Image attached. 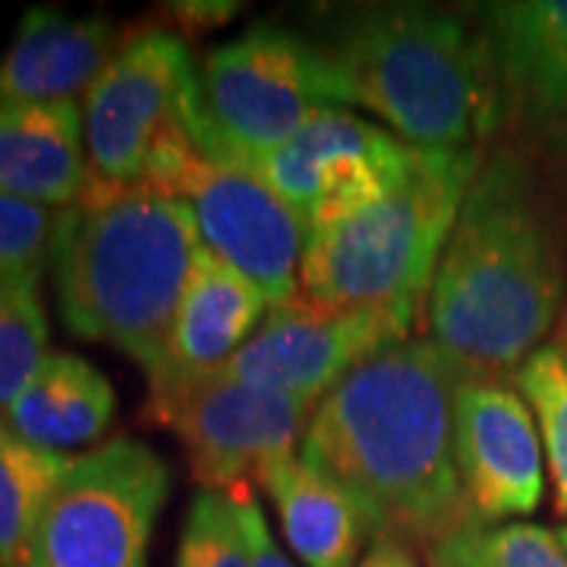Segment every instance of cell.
Listing matches in <instances>:
<instances>
[{
  "mask_svg": "<svg viewBox=\"0 0 567 567\" xmlns=\"http://www.w3.org/2000/svg\"><path fill=\"white\" fill-rule=\"evenodd\" d=\"M464 372L432 338L382 347L322 398L300 461L344 492L372 539L435 546L476 524L457 466Z\"/></svg>",
  "mask_w": 567,
  "mask_h": 567,
  "instance_id": "1",
  "label": "cell"
},
{
  "mask_svg": "<svg viewBox=\"0 0 567 567\" xmlns=\"http://www.w3.org/2000/svg\"><path fill=\"white\" fill-rule=\"evenodd\" d=\"M565 265L527 164L495 152L480 164L429 287L432 341L464 375L507 379L558 316Z\"/></svg>",
  "mask_w": 567,
  "mask_h": 567,
  "instance_id": "2",
  "label": "cell"
},
{
  "mask_svg": "<svg viewBox=\"0 0 567 567\" xmlns=\"http://www.w3.org/2000/svg\"><path fill=\"white\" fill-rule=\"evenodd\" d=\"M199 246L186 203L145 183L89 177L80 203L61 212L51 246L63 322L158 372Z\"/></svg>",
  "mask_w": 567,
  "mask_h": 567,
  "instance_id": "3",
  "label": "cell"
},
{
  "mask_svg": "<svg viewBox=\"0 0 567 567\" xmlns=\"http://www.w3.org/2000/svg\"><path fill=\"white\" fill-rule=\"evenodd\" d=\"M347 104H360L416 148L476 152L502 114L483 35L429 7L360 13L324 51Z\"/></svg>",
  "mask_w": 567,
  "mask_h": 567,
  "instance_id": "4",
  "label": "cell"
},
{
  "mask_svg": "<svg viewBox=\"0 0 567 567\" xmlns=\"http://www.w3.org/2000/svg\"><path fill=\"white\" fill-rule=\"evenodd\" d=\"M480 164V152L410 145L385 193L309 227L300 297L322 309H420Z\"/></svg>",
  "mask_w": 567,
  "mask_h": 567,
  "instance_id": "5",
  "label": "cell"
},
{
  "mask_svg": "<svg viewBox=\"0 0 567 567\" xmlns=\"http://www.w3.org/2000/svg\"><path fill=\"white\" fill-rule=\"evenodd\" d=\"M142 183L189 205L203 244L256 284L271 309L297 300L309 218L215 133L199 89Z\"/></svg>",
  "mask_w": 567,
  "mask_h": 567,
  "instance_id": "6",
  "label": "cell"
},
{
  "mask_svg": "<svg viewBox=\"0 0 567 567\" xmlns=\"http://www.w3.org/2000/svg\"><path fill=\"white\" fill-rule=\"evenodd\" d=\"M167 492L164 461L133 439L73 457L41 511L25 567H148Z\"/></svg>",
  "mask_w": 567,
  "mask_h": 567,
  "instance_id": "7",
  "label": "cell"
},
{
  "mask_svg": "<svg viewBox=\"0 0 567 567\" xmlns=\"http://www.w3.org/2000/svg\"><path fill=\"white\" fill-rule=\"evenodd\" d=\"M203 111L215 133L246 162L287 142L344 89L328 54L275 25H256L215 48L199 73Z\"/></svg>",
  "mask_w": 567,
  "mask_h": 567,
  "instance_id": "8",
  "label": "cell"
},
{
  "mask_svg": "<svg viewBox=\"0 0 567 567\" xmlns=\"http://www.w3.org/2000/svg\"><path fill=\"white\" fill-rule=\"evenodd\" d=\"M145 416L186 447L203 488H256L278 461L297 457L312 404L244 385L224 372L148 382Z\"/></svg>",
  "mask_w": 567,
  "mask_h": 567,
  "instance_id": "9",
  "label": "cell"
},
{
  "mask_svg": "<svg viewBox=\"0 0 567 567\" xmlns=\"http://www.w3.org/2000/svg\"><path fill=\"white\" fill-rule=\"evenodd\" d=\"M199 85L181 35L148 29L123 41L85 92L82 123L92 177L117 186L145 181V171L183 121V111Z\"/></svg>",
  "mask_w": 567,
  "mask_h": 567,
  "instance_id": "10",
  "label": "cell"
},
{
  "mask_svg": "<svg viewBox=\"0 0 567 567\" xmlns=\"http://www.w3.org/2000/svg\"><path fill=\"white\" fill-rule=\"evenodd\" d=\"M416 316L420 309L404 306L322 309L297 293V300L268 309L259 331L227 363L224 375L316 404L372 353L404 341Z\"/></svg>",
  "mask_w": 567,
  "mask_h": 567,
  "instance_id": "11",
  "label": "cell"
},
{
  "mask_svg": "<svg viewBox=\"0 0 567 567\" xmlns=\"http://www.w3.org/2000/svg\"><path fill=\"white\" fill-rule=\"evenodd\" d=\"M406 152V142L375 123L344 107H324L249 164L316 227L385 193L401 174Z\"/></svg>",
  "mask_w": 567,
  "mask_h": 567,
  "instance_id": "12",
  "label": "cell"
},
{
  "mask_svg": "<svg viewBox=\"0 0 567 567\" xmlns=\"http://www.w3.org/2000/svg\"><path fill=\"white\" fill-rule=\"evenodd\" d=\"M457 466L476 524L527 517L543 498V439L505 379L466 375L457 391Z\"/></svg>",
  "mask_w": 567,
  "mask_h": 567,
  "instance_id": "13",
  "label": "cell"
},
{
  "mask_svg": "<svg viewBox=\"0 0 567 567\" xmlns=\"http://www.w3.org/2000/svg\"><path fill=\"white\" fill-rule=\"evenodd\" d=\"M483 13L502 107L567 136V0H507Z\"/></svg>",
  "mask_w": 567,
  "mask_h": 567,
  "instance_id": "14",
  "label": "cell"
},
{
  "mask_svg": "<svg viewBox=\"0 0 567 567\" xmlns=\"http://www.w3.org/2000/svg\"><path fill=\"white\" fill-rule=\"evenodd\" d=\"M268 309L262 290L203 244L171 324L164 363L148 375V382L224 372L252 341Z\"/></svg>",
  "mask_w": 567,
  "mask_h": 567,
  "instance_id": "15",
  "label": "cell"
},
{
  "mask_svg": "<svg viewBox=\"0 0 567 567\" xmlns=\"http://www.w3.org/2000/svg\"><path fill=\"white\" fill-rule=\"evenodd\" d=\"M123 44L107 17H66L35 7L0 58V104L76 102Z\"/></svg>",
  "mask_w": 567,
  "mask_h": 567,
  "instance_id": "16",
  "label": "cell"
},
{
  "mask_svg": "<svg viewBox=\"0 0 567 567\" xmlns=\"http://www.w3.org/2000/svg\"><path fill=\"white\" fill-rule=\"evenodd\" d=\"M89 177L80 104H0V193L70 208L82 199Z\"/></svg>",
  "mask_w": 567,
  "mask_h": 567,
  "instance_id": "17",
  "label": "cell"
},
{
  "mask_svg": "<svg viewBox=\"0 0 567 567\" xmlns=\"http://www.w3.org/2000/svg\"><path fill=\"white\" fill-rule=\"evenodd\" d=\"M22 442L58 451L89 445L114 420L111 382L73 353H48L32 382L0 413Z\"/></svg>",
  "mask_w": 567,
  "mask_h": 567,
  "instance_id": "18",
  "label": "cell"
},
{
  "mask_svg": "<svg viewBox=\"0 0 567 567\" xmlns=\"http://www.w3.org/2000/svg\"><path fill=\"white\" fill-rule=\"evenodd\" d=\"M262 486L281 514L287 543L306 567L357 565L365 536L372 533L360 507L341 488L300 457L278 461L265 473Z\"/></svg>",
  "mask_w": 567,
  "mask_h": 567,
  "instance_id": "19",
  "label": "cell"
},
{
  "mask_svg": "<svg viewBox=\"0 0 567 567\" xmlns=\"http://www.w3.org/2000/svg\"><path fill=\"white\" fill-rule=\"evenodd\" d=\"M73 457L22 442L0 420V567H25L41 511Z\"/></svg>",
  "mask_w": 567,
  "mask_h": 567,
  "instance_id": "20",
  "label": "cell"
},
{
  "mask_svg": "<svg viewBox=\"0 0 567 567\" xmlns=\"http://www.w3.org/2000/svg\"><path fill=\"white\" fill-rule=\"evenodd\" d=\"M425 555L432 567H567L558 533L536 524H466Z\"/></svg>",
  "mask_w": 567,
  "mask_h": 567,
  "instance_id": "21",
  "label": "cell"
},
{
  "mask_svg": "<svg viewBox=\"0 0 567 567\" xmlns=\"http://www.w3.org/2000/svg\"><path fill=\"white\" fill-rule=\"evenodd\" d=\"M514 379L539 423V439L555 483V511L567 517V344H539L514 372Z\"/></svg>",
  "mask_w": 567,
  "mask_h": 567,
  "instance_id": "22",
  "label": "cell"
},
{
  "mask_svg": "<svg viewBox=\"0 0 567 567\" xmlns=\"http://www.w3.org/2000/svg\"><path fill=\"white\" fill-rule=\"evenodd\" d=\"M48 322L39 300V278L0 284V413L44 363Z\"/></svg>",
  "mask_w": 567,
  "mask_h": 567,
  "instance_id": "23",
  "label": "cell"
},
{
  "mask_svg": "<svg viewBox=\"0 0 567 567\" xmlns=\"http://www.w3.org/2000/svg\"><path fill=\"white\" fill-rule=\"evenodd\" d=\"M177 567H252L237 505L227 492L203 488L183 527Z\"/></svg>",
  "mask_w": 567,
  "mask_h": 567,
  "instance_id": "24",
  "label": "cell"
},
{
  "mask_svg": "<svg viewBox=\"0 0 567 567\" xmlns=\"http://www.w3.org/2000/svg\"><path fill=\"white\" fill-rule=\"evenodd\" d=\"M61 212L0 193V284L41 278Z\"/></svg>",
  "mask_w": 567,
  "mask_h": 567,
  "instance_id": "25",
  "label": "cell"
},
{
  "mask_svg": "<svg viewBox=\"0 0 567 567\" xmlns=\"http://www.w3.org/2000/svg\"><path fill=\"white\" fill-rule=\"evenodd\" d=\"M227 495L234 498L237 514H240V527H244L252 567H293L275 543L268 524H265L262 507L256 502V488H237V492H227Z\"/></svg>",
  "mask_w": 567,
  "mask_h": 567,
  "instance_id": "26",
  "label": "cell"
},
{
  "mask_svg": "<svg viewBox=\"0 0 567 567\" xmlns=\"http://www.w3.org/2000/svg\"><path fill=\"white\" fill-rule=\"evenodd\" d=\"M360 567H420L416 565V558H413V551L406 543L401 539H391V536H379V539H372V548H369V555L363 558V565Z\"/></svg>",
  "mask_w": 567,
  "mask_h": 567,
  "instance_id": "27",
  "label": "cell"
},
{
  "mask_svg": "<svg viewBox=\"0 0 567 567\" xmlns=\"http://www.w3.org/2000/svg\"><path fill=\"white\" fill-rule=\"evenodd\" d=\"M558 539H561V546L567 548V527H561V529H558Z\"/></svg>",
  "mask_w": 567,
  "mask_h": 567,
  "instance_id": "28",
  "label": "cell"
}]
</instances>
